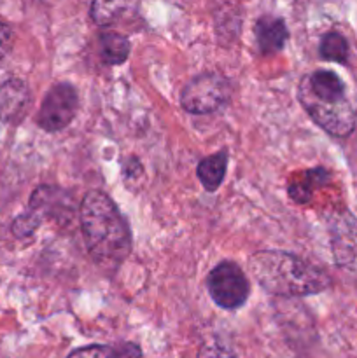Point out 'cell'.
<instances>
[{"label":"cell","instance_id":"obj_1","mask_svg":"<svg viewBox=\"0 0 357 358\" xmlns=\"http://www.w3.org/2000/svg\"><path fill=\"white\" fill-rule=\"evenodd\" d=\"M79 219L91 259L104 268H118L132 252V233L114 201L100 191L88 192Z\"/></svg>","mask_w":357,"mask_h":358},{"label":"cell","instance_id":"obj_2","mask_svg":"<svg viewBox=\"0 0 357 358\" xmlns=\"http://www.w3.org/2000/svg\"><path fill=\"white\" fill-rule=\"evenodd\" d=\"M248 268L255 282L276 296H314L331 287V278L324 269L287 252H258L248 259Z\"/></svg>","mask_w":357,"mask_h":358},{"label":"cell","instance_id":"obj_3","mask_svg":"<svg viewBox=\"0 0 357 358\" xmlns=\"http://www.w3.org/2000/svg\"><path fill=\"white\" fill-rule=\"evenodd\" d=\"M300 101L315 124L332 136H349L357 124V114L346 98H321L301 80Z\"/></svg>","mask_w":357,"mask_h":358},{"label":"cell","instance_id":"obj_4","mask_svg":"<svg viewBox=\"0 0 357 358\" xmlns=\"http://www.w3.org/2000/svg\"><path fill=\"white\" fill-rule=\"evenodd\" d=\"M231 86L219 73H202L186 84L181 94V105L191 114H210L227 103Z\"/></svg>","mask_w":357,"mask_h":358},{"label":"cell","instance_id":"obj_5","mask_svg":"<svg viewBox=\"0 0 357 358\" xmlns=\"http://www.w3.org/2000/svg\"><path fill=\"white\" fill-rule=\"evenodd\" d=\"M206 289L214 303L224 310H237L244 306L248 297L247 276L231 261L220 262L209 273Z\"/></svg>","mask_w":357,"mask_h":358},{"label":"cell","instance_id":"obj_6","mask_svg":"<svg viewBox=\"0 0 357 358\" xmlns=\"http://www.w3.org/2000/svg\"><path fill=\"white\" fill-rule=\"evenodd\" d=\"M79 108V94L69 83L55 84L46 94L37 114V124L49 133L62 131L72 122Z\"/></svg>","mask_w":357,"mask_h":358},{"label":"cell","instance_id":"obj_7","mask_svg":"<svg viewBox=\"0 0 357 358\" xmlns=\"http://www.w3.org/2000/svg\"><path fill=\"white\" fill-rule=\"evenodd\" d=\"M331 250L336 266L357 278V219L350 212H340L329 220Z\"/></svg>","mask_w":357,"mask_h":358},{"label":"cell","instance_id":"obj_8","mask_svg":"<svg viewBox=\"0 0 357 358\" xmlns=\"http://www.w3.org/2000/svg\"><path fill=\"white\" fill-rule=\"evenodd\" d=\"M31 103L30 87L21 79H9L0 86V119L7 124H20Z\"/></svg>","mask_w":357,"mask_h":358},{"label":"cell","instance_id":"obj_9","mask_svg":"<svg viewBox=\"0 0 357 358\" xmlns=\"http://www.w3.org/2000/svg\"><path fill=\"white\" fill-rule=\"evenodd\" d=\"M69 210L70 199L65 192L56 187H51V185H41L31 194L30 203H28V210L24 213L38 227L46 217H55V219H58L59 213H65Z\"/></svg>","mask_w":357,"mask_h":358},{"label":"cell","instance_id":"obj_10","mask_svg":"<svg viewBox=\"0 0 357 358\" xmlns=\"http://www.w3.org/2000/svg\"><path fill=\"white\" fill-rule=\"evenodd\" d=\"M289 38L286 23L280 17L262 16L255 23V41L261 55H275L282 51Z\"/></svg>","mask_w":357,"mask_h":358},{"label":"cell","instance_id":"obj_11","mask_svg":"<svg viewBox=\"0 0 357 358\" xmlns=\"http://www.w3.org/2000/svg\"><path fill=\"white\" fill-rule=\"evenodd\" d=\"M329 180H331V173L326 168H312V170L303 171L300 178H294L287 187V192L294 203L307 205L312 201L314 192L329 184Z\"/></svg>","mask_w":357,"mask_h":358},{"label":"cell","instance_id":"obj_12","mask_svg":"<svg viewBox=\"0 0 357 358\" xmlns=\"http://www.w3.org/2000/svg\"><path fill=\"white\" fill-rule=\"evenodd\" d=\"M140 0H93L91 20L100 27H111L128 14L135 13Z\"/></svg>","mask_w":357,"mask_h":358},{"label":"cell","instance_id":"obj_13","mask_svg":"<svg viewBox=\"0 0 357 358\" xmlns=\"http://www.w3.org/2000/svg\"><path fill=\"white\" fill-rule=\"evenodd\" d=\"M226 170H227V154L217 152L200 161L196 173H198V178L200 182H202L203 187H205V191L216 192L217 189L220 187V184H223Z\"/></svg>","mask_w":357,"mask_h":358},{"label":"cell","instance_id":"obj_14","mask_svg":"<svg viewBox=\"0 0 357 358\" xmlns=\"http://www.w3.org/2000/svg\"><path fill=\"white\" fill-rule=\"evenodd\" d=\"M100 55L107 65H121L130 56V41L115 31H104L100 35Z\"/></svg>","mask_w":357,"mask_h":358},{"label":"cell","instance_id":"obj_15","mask_svg":"<svg viewBox=\"0 0 357 358\" xmlns=\"http://www.w3.org/2000/svg\"><path fill=\"white\" fill-rule=\"evenodd\" d=\"M318 51H321L322 59H326V62L346 63V59H349V42L338 31H329L322 37Z\"/></svg>","mask_w":357,"mask_h":358},{"label":"cell","instance_id":"obj_16","mask_svg":"<svg viewBox=\"0 0 357 358\" xmlns=\"http://www.w3.org/2000/svg\"><path fill=\"white\" fill-rule=\"evenodd\" d=\"M66 358H122V348L114 350L111 346L91 345L79 350H74Z\"/></svg>","mask_w":357,"mask_h":358},{"label":"cell","instance_id":"obj_17","mask_svg":"<svg viewBox=\"0 0 357 358\" xmlns=\"http://www.w3.org/2000/svg\"><path fill=\"white\" fill-rule=\"evenodd\" d=\"M198 358H237V355L223 343L209 341L200 348Z\"/></svg>","mask_w":357,"mask_h":358},{"label":"cell","instance_id":"obj_18","mask_svg":"<svg viewBox=\"0 0 357 358\" xmlns=\"http://www.w3.org/2000/svg\"><path fill=\"white\" fill-rule=\"evenodd\" d=\"M13 44H14L13 30H10L6 23L0 21V62L9 55L10 49H13Z\"/></svg>","mask_w":357,"mask_h":358}]
</instances>
